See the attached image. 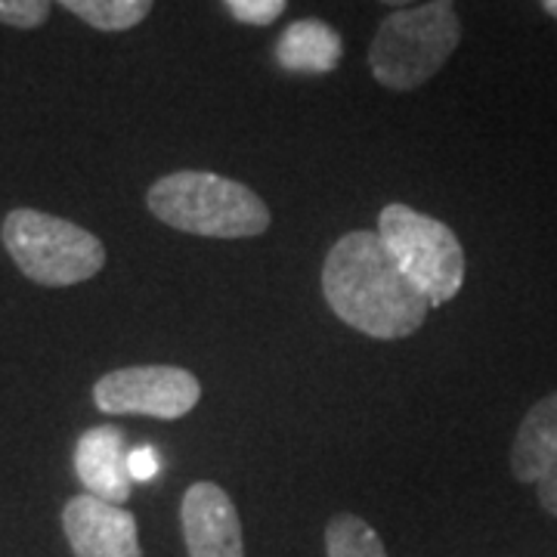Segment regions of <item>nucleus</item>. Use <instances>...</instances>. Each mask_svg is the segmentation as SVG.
I'll list each match as a JSON object with an SVG mask.
<instances>
[{"label": "nucleus", "mask_w": 557, "mask_h": 557, "mask_svg": "<svg viewBox=\"0 0 557 557\" xmlns=\"http://www.w3.org/2000/svg\"><path fill=\"white\" fill-rule=\"evenodd\" d=\"M322 295L344 325L379 341L416 335L431 310V300L384 248L379 230H354L332 245L322 263Z\"/></svg>", "instance_id": "obj_1"}, {"label": "nucleus", "mask_w": 557, "mask_h": 557, "mask_svg": "<svg viewBox=\"0 0 557 557\" xmlns=\"http://www.w3.org/2000/svg\"><path fill=\"white\" fill-rule=\"evenodd\" d=\"M53 0H0V25L10 28H40L50 16Z\"/></svg>", "instance_id": "obj_14"}, {"label": "nucleus", "mask_w": 557, "mask_h": 557, "mask_svg": "<svg viewBox=\"0 0 557 557\" xmlns=\"http://www.w3.org/2000/svg\"><path fill=\"white\" fill-rule=\"evenodd\" d=\"M511 474L536 483L539 505L557 518V391L539 399L520 421L511 443Z\"/></svg>", "instance_id": "obj_9"}, {"label": "nucleus", "mask_w": 557, "mask_h": 557, "mask_svg": "<svg viewBox=\"0 0 557 557\" xmlns=\"http://www.w3.org/2000/svg\"><path fill=\"white\" fill-rule=\"evenodd\" d=\"M381 3H391V7H397V10H403L406 3H412V0H381Z\"/></svg>", "instance_id": "obj_18"}, {"label": "nucleus", "mask_w": 557, "mask_h": 557, "mask_svg": "<svg viewBox=\"0 0 557 557\" xmlns=\"http://www.w3.org/2000/svg\"><path fill=\"white\" fill-rule=\"evenodd\" d=\"M127 456L131 453L119 428H90L75 443V474L90 496L124 505L134 490Z\"/></svg>", "instance_id": "obj_10"}, {"label": "nucleus", "mask_w": 557, "mask_h": 557, "mask_svg": "<svg viewBox=\"0 0 557 557\" xmlns=\"http://www.w3.org/2000/svg\"><path fill=\"white\" fill-rule=\"evenodd\" d=\"M201 399V381L180 366H127L94 384V403L106 416H149L177 421Z\"/></svg>", "instance_id": "obj_6"}, {"label": "nucleus", "mask_w": 557, "mask_h": 557, "mask_svg": "<svg viewBox=\"0 0 557 557\" xmlns=\"http://www.w3.org/2000/svg\"><path fill=\"white\" fill-rule=\"evenodd\" d=\"M62 530L75 557H139L137 518L97 496H75L62 508Z\"/></svg>", "instance_id": "obj_7"}, {"label": "nucleus", "mask_w": 557, "mask_h": 557, "mask_svg": "<svg viewBox=\"0 0 557 557\" xmlns=\"http://www.w3.org/2000/svg\"><path fill=\"white\" fill-rule=\"evenodd\" d=\"M97 32H131L152 13L156 0H57Z\"/></svg>", "instance_id": "obj_12"}, {"label": "nucleus", "mask_w": 557, "mask_h": 557, "mask_svg": "<svg viewBox=\"0 0 557 557\" xmlns=\"http://www.w3.org/2000/svg\"><path fill=\"white\" fill-rule=\"evenodd\" d=\"M0 236L22 276L47 288L78 285L106 267V248L94 233L35 208L10 211L3 218Z\"/></svg>", "instance_id": "obj_4"}, {"label": "nucleus", "mask_w": 557, "mask_h": 557, "mask_svg": "<svg viewBox=\"0 0 557 557\" xmlns=\"http://www.w3.org/2000/svg\"><path fill=\"white\" fill-rule=\"evenodd\" d=\"M127 468H131V478L139 480V483L152 480L159 474V456H156V449H152V446H139V449H134V453L127 456Z\"/></svg>", "instance_id": "obj_16"}, {"label": "nucleus", "mask_w": 557, "mask_h": 557, "mask_svg": "<svg viewBox=\"0 0 557 557\" xmlns=\"http://www.w3.org/2000/svg\"><path fill=\"white\" fill-rule=\"evenodd\" d=\"M180 520L189 557H245L239 511L218 483H193L180 505Z\"/></svg>", "instance_id": "obj_8"}, {"label": "nucleus", "mask_w": 557, "mask_h": 557, "mask_svg": "<svg viewBox=\"0 0 557 557\" xmlns=\"http://www.w3.org/2000/svg\"><path fill=\"white\" fill-rule=\"evenodd\" d=\"M230 16L242 25H273V22L285 13V3L288 0H223Z\"/></svg>", "instance_id": "obj_15"}, {"label": "nucleus", "mask_w": 557, "mask_h": 557, "mask_svg": "<svg viewBox=\"0 0 557 557\" xmlns=\"http://www.w3.org/2000/svg\"><path fill=\"white\" fill-rule=\"evenodd\" d=\"M325 557H387L381 536L357 515H335L325 527Z\"/></svg>", "instance_id": "obj_13"}, {"label": "nucleus", "mask_w": 557, "mask_h": 557, "mask_svg": "<svg viewBox=\"0 0 557 557\" xmlns=\"http://www.w3.org/2000/svg\"><path fill=\"white\" fill-rule=\"evenodd\" d=\"M344 57V40L322 20L292 22L276 40V62L298 75H329Z\"/></svg>", "instance_id": "obj_11"}, {"label": "nucleus", "mask_w": 557, "mask_h": 557, "mask_svg": "<svg viewBox=\"0 0 557 557\" xmlns=\"http://www.w3.org/2000/svg\"><path fill=\"white\" fill-rule=\"evenodd\" d=\"M149 211L189 236L251 239L270 230V208L251 186L211 171H177L146 193Z\"/></svg>", "instance_id": "obj_2"}, {"label": "nucleus", "mask_w": 557, "mask_h": 557, "mask_svg": "<svg viewBox=\"0 0 557 557\" xmlns=\"http://www.w3.org/2000/svg\"><path fill=\"white\" fill-rule=\"evenodd\" d=\"M542 7H545V13H548L552 20H557V0H542Z\"/></svg>", "instance_id": "obj_17"}, {"label": "nucleus", "mask_w": 557, "mask_h": 557, "mask_svg": "<svg viewBox=\"0 0 557 557\" xmlns=\"http://www.w3.org/2000/svg\"><path fill=\"white\" fill-rule=\"evenodd\" d=\"M458 40L456 0L403 7L379 25L369 47V69L387 90H416L449 62Z\"/></svg>", "instance_id": "obj_3"}, {"label": "nucleus", "mask_w": 557, "mask_h": 557, "mask_svg": "<svg viewBox=\"0 0 557 557\" xmlns=\"http://www.w3.org/2000/svg\"><path fill=\"white\" fill-rule=\"evenodd\" d=\"M375 230L391 258L412 278L418 292L431 300V307H443L461 292L465 248L446 223L394 201L381 208Z\"/></svg>", "instance_id": "obj_5"}]
</instances>
